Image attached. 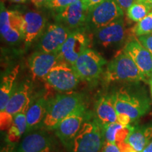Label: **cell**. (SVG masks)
I'll list each match as a JSON object with an SVG mask.
<instances>
[{"instance_id": "obj_1", "label": "cell", "mask_w": 152, "mask_h": 152, "mask_svg": "<svg viewBox=\"0 0 152 152\" xmlns=\"http://www.w3.org/2000/svg\"><path fill=\"white\" fill-rule=\"evenodd\" d=\"M85 108L83 96L76 92L57 94L48 101L46 116L42 127L55 130L61 121L75 112Z\"/></svg>"}, {"instance_id": "obj_2", "label": "cell", "mask_w": 152, "mask_h": 152, "mask_svg": "<svg viewBox=\"0 0 152 152\" xmlns=\"http://www.w3.org/2000/svg\"><path fill=\"white\" fill-rule=\"evenodd\" d=\"M118 113L128 115L132 121L145 115L150 109V101L141 90L121 87L111 94Z\"/></svg>"}, {"instance_id": "obj_3", "label": "cell", "mask_w": 152, "mask_h": 152, "mask_svg": "<svg viewBox=\"0 0 152 152\" xmlns=\"http://www.w3.org/2000/svg\"><path fill=\"white\" fill-rule=\"evenodd\" d=\"M104 126L98 119L88 118L70 144L68 152H101L104 145Z\"/></svg>"}, {"instance_id": "obj_4", "label": "cell", "mask_w": 152, "mask_h": 152, "mask_svg": "<svg viewBox=\"0 0 152 152\" xmlns=\"http://www.w3.org/2000/svg\"><path fill=\"white\" fill-rule=\"evenodd\" d=\"M104 79L107 83L118 81L147 82L148 80L126 53L119 52L108 64L104 72Z\"/></svg>"}, {"instance_id": "obj_5", "label": "cell", "mask_w": 152, "mask_h": 152, "mask_svg": "<svg viewBox=\"0 0 152 152\" xmlns=\"http://www.w3.org/2000/svg\"><path fill=\"white\" fill-rule=\"evenodd\" d=\"M123 16L124 11L115 0H104L89 10L84 29L94 33Z\"/></svg>"}, {"instance_id": "obj_6", "label": "cell", "mask_w": 152, "mask_h": 152, "mask_svg": "<svg viewBox=\"0 0 152 152\" xmlns=\"http://www.w3.org/2000/svg\"><path fill=\"white\" fill-rule=\"evenodd\" d=\"M80 80L73 66L61 61L51 69L44 80L55 90L69 92L78 85Z\"/></svg>"}, {"instance_id": "obj_7", "label": "cell", "mask_w": 152, "mask_h": 152, "mask_svg": "<svg viewBox=\"0 0 152 152\" xmlns=\"http://www.w3.org/2000/svg\"><path fill=\"white\" fill-rule=\"evenodd\" d=\"M31 88L28 83H23L15 88L13 94L6 106L5 109L1 112V129L4 130L11 126L13 117L17 113H26L30 106Z\"/></svg>"}, {"instance_id": "obj_8", "label": "cell", "mask_w": 152, "mask_h": 152, "mask_svg": "<svg viewBox=\"0 0 152 152\" xmlns=\"http://www.w3.org/2000/svg\"><path fill=\"white\" fill-rule=\"evenodd\" d=\"M106 61L96 51L87 48L74 63L73 67L80 78L92 82L100 77Z\"/></svg>"}, {"instance_id": "obj_9", "label": "cell", "mask_w": 152, "mask_h": 152, "mask_svg": "<svg viewBox=\"0 0 152 152\" xmlns=\"http://www.w3.org/2000/svg\"><path fill=\"white\" fill-rule=\"evenodd\" d=\"M89 9L83 0H77L71 5L54 11V18L57 23L71 31L85 28Z\"/></svg>"}, {"instance_id": "obj_10", "label": "cell", "mask_w": 152, "mask_h": 152, "mask_svg": "<svg viewBox=\"0 0 152 152\" xmlns=\"http://www.w3.org/2000/svg\"><path fill=\"white\" fill-rule=\"evenodd\" d=\"M94 38L98 45L106 48L123 45L128 39L123 16L94 32Z\"/></svg>"}, {"instance_id": "obj_11", "label": "cell", "mask_w": 152, "mask_h": 152, "mask_svg": "<svg viewBox=\"0 0 152 152\" xmlns=\"http://www.w3.org/2000/svg\"><path fill=\"white\" fill-rule=\"evenodd\" d=\"M89 42L90 39L84 28L72 31L58 51L60 60L73 66L79 56L88 48Z\"/></svg>"}, {"instance_id": "obj_12", "label": "cell", "mask_w": 152, "mask_h": 152, "mask_svg": "<svg viewBox=\"0 0 152 152\" xmlns=\"http://www.w3.org/2000/svg\"><path fill=\"white\" fill-rule=\"evenodd\" d=\"M90 118L85 108H83L61 121L54 130L56 134L62 143L68 148L80 130L83 123Z\"/></svg>"}, {"instance_id": "obj_13", "label": "cell", "mask_w": 152, "mask_h": 152, "mask_svg": "<svg viewBox=\"0 0 152 152\" xmlns=\"http://www.w3.org/2000/svg\"><path fill=\"white\" fill-rule=\"evenodd\" d=\"M72 31L59 23L50 24L40 36L37 48L39 51L58 53Z\"/></svg>"}, {"instance_id": "obj_14", "label": "cell", "mask_w": 152, "mask_h": 152, "mask_svg": "<svg viewBox=\"0 0 152 152\" xmlns=\"http://www.w3.org/2000/svg\"><path fill=\"white\" fill-rule=\"evenodd\" d=\"M123 52L132 58L140 71L147 80L152 76V54L137 39L128 41L123 48Z\"/></svg>"}, {"instance_id": "obj_15", "label": "cell", "mask_w": 152, "mask_h": 152, "mask_svg": "<svg viewBox=\"0 0 152 152\" xmlns=\"http://www.w3.org/2000/svg\"><path fill=\"white\" fill-rule=\"evenodd\" d=\"M61 61L58 53L37 51L28 59V67L33 78L45 79L51 69Z\"/></svg>"}, {"instance_id": "obj_16", "label": "cell", "mask_w": 152, "mask_h": 152, "mask_svg": "<svg viewBox=\"0 0 152 152\" xmlns=\"http://www.w3.org/2000/svg\"><path fill=\"white\" fill-rule=\"evenodd\" d=\"M46 26V18L37 11H28L23 15V40L26 47L31 45L42 33Z\"/></svg>"}, {"instance_id": "obj_17", "label": "cell", "mask_w": 152, "mask_h": 152, "mask_svg": "<svg viewBox=\"0 0 152 152\" xmlns=\"http://www.w3.org/2000/svg\"><path fill=\"white\" fill-rule=\"evenodd\" d=\"M52 138L45 132H35L26 136L14 152H52Z\"/></svg>"}, {"instance_id": "obj_18", "label": "cell", "mask_w": 152, "mask_h": 152, "mask_svg": "<svg viewBox=\"0 0 152 152\" xmlns=\"http://www.w3.org/2000/svg\"><path fill=\"white\" fill-rule=\"evenodd\" d=\"M95 112L96 118L103 126L118 122V113L111 95H105L99 99L95 105Z\"/></svg>"}, {"instance_id": "obj_19", "label": "cell", "mask_w": 152, "mask_h": 152, "mask_svg": "<svg viewBox=\"0 0 152 152\" xmlns=\"http://www.w3.org/2000/svg\"><path fill=\"white\" fill-rule=\"evenodd\" d=\"M47 104L48 101L44 97H41L36 100L33 104H30L26 112L28 124L27 132L42 126L44 119L46 116Z\"/></svg>"}, {"instance_id": "obj_20", "label": "cell", "mask_w": 152, "mask_h": 152, "mask_svg": "<svg viewBox=\"0 0 152 152\" xmlns=\"http://www.w3.org/2000/svg\"><path fill=\"white\" fill-rule=\"evenodd\" d=\"M152 141V124L133 126L126 142L137 152H142Z\"/></svg>"}, {"instance_id": "obj_21", "label": "cell", "mask_w": 152, "mask_h": 152, "mask_svg": "<svg viewBox=\"0 0 152 152\" xmlns=\"http://www.w3.org/2000/svg\"><path fill=\"white\" fill-rule=\"evenodd\" d=\"M19 71H20V66L17 65L1 77V85H0V111L1 112L5 109L6 106L14 92L15 88H16L15 83L18 75Z\"/></svg>"}, {"instance_id": "obj_22", "label": "cell", "mask_w": 152, "mask_h": 152, "mask_svg": "<svg viewBox=\"0 0 152 152\" xmlns=\"http://www.w3.org/2000/svg\"><path fill=\"white\" fill-rule=\"evenodd\" d=\"M132 129L133 126H131L130 125L123 126L118 122L104 125V133L105 141L115 144L125 142Z\"/></svg>"}, {"instance_id": "obj_23", "label": "cell", "mask_w": 152, "mask_h": 152, "mask_svg": "<svg viewBox=\"0 0 152 152\" xmlns=\"http://www.w3.org/2000/svg\"><path fill=\"white\" fill-rule=\"evenodd\" d=\"M28 124L26 113L21 112L13 117V121L9 127L8 139L9 142H16L25 132H27Z\"/></svg>"}, {"instance_id": "obj_24", "label": "cell", "mask_w": 152, "mask_h": 152, "mask_svg": "<svg viewBox=\"0 0 152 152\" xmlns=\"http://www.w3.org/2000/svg\"><path fill=\"white\" fill-rule=\"evenodd\" d=\"M151 9L142 2L134 1L126 11L127 16L134 22H139L149 14Z\"/></svg>"}, {"instance_id": "obj_25", "label": "cell", "mask_w": 152, "mask_h": 152, "mask_svg": "<svg viewBox=\"0 0 152 152\" xmlns=\"http://www.w3.org/2000/svg\"><path fill=\"white\" fill-rule=\"evenodd\" d=\"M132 34L137 37L152 34V11L134 26Z\"/></svg>"}, {"instance_id": "obj_26", "label": "cell", "mask_w": 152, "mask_h": 152, "mask_svg": "<svg viewBox=\"0 0 152 152\" xmlns=\"http://www.w3.org/2000/svg\"><path fill=\"white\" fill-rule=\"evenodd\" d=\"M77 0H49L45 7L47 9H52L53 11L58 10L68 6L71 5L72 4L75 3Z\"/></svg>"}, {"instance_id": "obj_27", "label": "cell", "mask_w": 152, "mask_h": 152, "mask_svg": "<svg viewBox=\"0 0 152 152\" xmlns=\"http://www.w3.org/2000/svg\"><path fill=\"white\" fill-rule=\"evenodd\" d=\"M137 40L152 54V34L140 36L137 37Z\"/></svg>"}, {"instance_id": "obj_28", "label": "cell", "mask_w": 152, "mask_h": 152, "mask_svg": "<svg viewBox=\"0 0 152 152\" xmlns=\"http://www.w3.org/2000/svg\"><path fill=\"white\" fill-rule=\"evenodd\" d=\"M102 152H121V150L117 144L106 142Z\"/></svg>"}, {"instance_id": "obj_29", "label": "cell", "mask_w": 152, "mask_h": 152, "mask_svg": "<svg viewBox=\"0 0 152 152\" xmlns=\"http://www.w3.org/2000/svg\"><path fill=\"white\" fill-rule=\"evenodd\" d=\"M117 145L118 146L121 152H137L126 141L117 143Z\"/></svg>"}, {"instance_id": "obj_30", "label": "cell", "mask_w": 152, "mask_h": 152, "mask_svg": "<svg viewBox=\"0 0 152 152\" xmlns=\"http://www.w3.org/2000/svg\"><path fill=\"white\" fill-rule=\"evenodd\" d=\"M132 121L128 115L124 113H118V123L123 126H128Z\"/></svg>"}, {"instance_id": "obj_31", "label": "cell", "mask_w": 152, "mask_h": 152, "mask_svg": "<svg viewBox=\"0 0 152 152\" xmlns=\"http://www.w3.org/2000/svg\"><path fill=\"white\" fill-rule=\"evenodd\" d=\"M115 1L125 12L135 1V0H115Z\"/></svg>"}, {"instance_id": "obj_32", "label": "cell", "mask_w": 152, "mask_h": 152, "mask_svg": "<svg viewBox=\"0 0 152 152\" xmlns=\"http://www.w3.org/2000/svg\"><path fill=\"white\" fill-rule=\"evenodd\" d=\"M104 1V0H83V1L84 2L87 7H88L89 10L91 9H92L93 7H94L95 6L98 5L99 4Z\"/></svg>"}, {"instance_id": "obj_33", "label": "cell", "mask_w": 152, "mask_h": 152, "mask_svg": "<svg viewBox=\"0 0 152 152\" xmlns=\"http://www.w3.org/2000/svg\"><path fill=\"white\" fill-rule=\"evenodd\" d=\"M30 1L37 7H45V5L46 4L49 0H30Z\"/></svg>"}, {"instance_id": "obj_34", "label": "cell", "mask_w": 152, "mask_h": 152, "mask_svg": "<svg viewBox=\"0 0 152 152\" xmlns=\"http://www.w3.org/2000/svg\"><path fill=\"white\" fill-rule=\"evenodd\" d=\"M135 1H139V2H142L148 6L152 11V0H135Z\"/></svg>"}, {"instance_id": "obj_35", "label": "cell", "mask_w": 152, "mask_h": 152, "mask_svg": "<svg viewBox=\"0 0 152 152\" xmlns=\"http://www.w3.org/2000/svg\"><path fill=\"white\" fill-rule=\"evenodd\" d=\"M142 152H152V141L148 144V145L144 148Z\"/></svg>"}, {"instance_id": "obj_36", "label": "cell", "mask_w": 152, "mask_h": 152, "mask_svg": "<svg viewBox=\"0 0 152 152\" xmlns=\"http://www.w3.org/2000/svg\"><path fill=\"white\" fill-rule=\"evenodd\" d=\"M12 1H14V2H16V3H23V2H25V1H26L27 0H11Z\"/></svg>"}, {"instance_id": "obj_37", "label": "cell", "mask_w": 152, "mask_h": 152, "mask_svg": "<svg viewBox=\"0 0 152 152\" xmlns=\"http://www.w3.org/2000/svg\"><path fill=\"white\" fill-rule=\"evenodd\" d=\"M149 85H150V86H152V76H151V78L149 79Z\"/></svg>"}, {"instance_id": "obj_38", "label": "cell", "mask_w": 152, "mask_h": 152, "mask_svg": "<svg viewBox=\"0 0 152 152\" xmlns=\"http://www.w3.org/2000/svg\"><path fill=\"white\" fill-rule=\"evenodd\" d=\"M150 88H151V96H152V86H150Z\"/></svg>"}]
</instances>
